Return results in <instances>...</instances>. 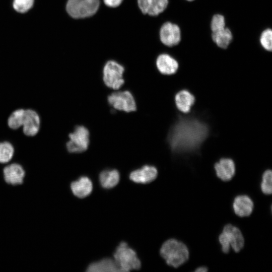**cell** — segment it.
<instances>
[{"instance_id": "obj_9", "label": "cell", "mask_w": 272, "mask_h": 272, "mask_svg": "<svg viewBox=\"0 0 272 272\" xmlns=\"http://www.w3.org/2000/svg\"><path fill=\"white\" fill-rule=\"evenodd\" d=\"M160 38L161 42L167 46L176 45L181 40L180 29L175 24L166 22L160 29Z\"/></svg>"}, {"instance_id": "obj_25", "label": "cell", "mask_w": 272, "mask_h": 272, "mask_svg": "<svg viewBox=\"0 0 272 272\" xmlns=\"http://www.w3.org/2000/svg\"><path fill=\"white\" fill-rule=\"evenodd\" d=\"M260 42L262 47L268 51L272 49V31L270 29L264 30L260 38Z\"/></svg>"}, {"instance_id": "obj_6", "label": "cell", "mask_w": 272, "mask_h": 272, "mask_svg": "<svg viewBox=\"0 0 272 272\" xmlns=\"http://www.w3.org/2000/svg\"><path fill=\"white\" fill-rule=\"evenodd\" d=\"M124 71L122 65L118 62L110 60L103 68V81L109 88L116 90L124 84L123 74Z\"/></svg>"}, {"instance_id": "obj_26", "label": "cell", "mask_w": 272, "mask_h": 272, "mask_svg": "<svg viewBox=\"0 0 272 272\" xmlns=\"http://www.w3.org/2000/svg\"><path fill=\"white\" fill-rule=\"evenodd\" d=\"M34 0H14L13 7L19 13H25L33 6Z\"/></svg>"}, {"instance_id": "obj_21", "label": "cell", "mask_w": 272, "mask_h": 272, "mask_svg": "<svg viewBox=\"0 0 272 272\" xmlns=\"http://www.w3.org/2000/svg\"><path fill=\"white\" fill-rule=\"evenodd\" d=\"M213 40L220 48L225 49L228 47L232 39L231 31L227 28L213 32Z\"/></svg>"}, {"instance_id": "obj_28", "label": "cell", "mask_w": 272, "mask_h": 272, "mask_svg": "<svg viewBox=\"0 0 272 272\" xmlns=\"http://www.w3.org/2000/svg\"><path fill=\"white\" fill-rule=\"evenodd\" d=\"M104 4L108 7L115 8L119 6L123 0H103Z\"/></svg>"}, {"instance_id": "obj_17", "label": "cell", "mask_w": 272, "mask_h": 272, "mask_svg": "<svg viewBox=\"0 0 272 272\" xmlns=\"http://www.w3.org/2000/svg\"><path fill=\"white\" fill-rule=\"evenodd\" d=\"M156 65L159 72L164 75H172L178 70L177 61L167 54H162L158 56Z\"/></svg>"}, {"instance_id": "obj_14", "label": "cell", "mask_w": 272, "mask_h": 272, "mask_svg": "<svg viewBox=\"0 0 272 272\" xmlns=\"http://www.w3.org/2000/svg\"><path fill=\"white\" fill-rule=\"evenodd\" d=\"M139 8L144 14L155 16L162 13L167 8L168 0H138Z\"/></svg>"}, {"instance_id": "obj_8", "label": "cell", "mask_w": 272, "mask_h": 272, "mask_svg": "<svg viewBox=\"0 0 272 272\" xmlns=\"http://www.w3.org/2000/svg\"><path fill=\"white\" fill-rule=\"evenodd\" d=\"M109 104L114 108L127 112L136 110V104L131 93L128 91L112 93L108 97Z\"/></svg>"}, {"instance_id": "obj_30", "label": "cell", "mask_w": 272, "mask_h": 272, "mask_svg": "<svg viewBox=\"0 0 272 272\" xmlns=\"http://www.w3.org/2000/svg\"><path fill=\"white\" fill-rule=\"evenodd\" d=\"M187 1H192L193 0H187Z\"/></svg>"}, {"instance_id": "obj_23", "label": "cell", "mask_w": 272, "mask_h": 272, "mask_svg": "<svg viewBox=\"0 0 272 272\" xmlns=\"http://www.w3.org/2000/svg\"><path fill=\"white\" fill-rule=\"evenodd\" d=\"M14 153L13 145L9 142L0 143V163H6L12 158Z\"/></svg>"}, {"instance_id": "obj_19", "label": "cell", "mask_w": 272, "mask_h": 272, "mask_svg": "<svg viewBox=\"0 0 272 272\" xmlns=\"http://www.w3.org/2000/svg\"><path fill=\"white\" fill-rule=\"evenodd\" d=\"M175 101L177 108L180 111L187 113L194 104L195 98L188 91L183 90L176 94Z\"/></svg>"}, {"instance_id": "obj_11", "label": "cell", "mask_w": 272, "mask_h": 272, "mask_svg": "<svg viewBox=\"0 0 272 272\" xmlns=\"http://www.w3.org/2000/svg\"><path fill=\"white\" fill-rule=\"evenodd\" d=\"M214 169L217 177L223 181L231 180L235 174V165L231 159H220L215 163Z\"/></svg>"}, {"instance_id": "obj_18", "label": "cell", "mask_w": 272, "mask_h": 272, "mask_svg": "<svg viewBox=\"0 0 272 272\" xmlns=\"http://www.w3.org/2000/svg\"><path fill=\"white\" fill-rule=\"evenodd\" d=\"M87 271L88 272H117L119 271V270L114 259L105 258L90 264Z\"/></svg>"}, {"instance_id": "obj_3", "label": "cell", "mask_w": 272, "mask_h": 272, "mask_svg": "<svg viewBox=\"0 0 272 272\" xmlns=\"http://www.w3.org/2000/svg\"><path fill=\"white\" fill-rule=\"evenodd\" d=\"M113 257L119 271L137 270L141 267V262L136 252L124 241L116 247Z\"/></svg>"}, {"instance_id": "obj_24", "label": "cell", "mask_w": 272, "mask_h": 272, "mask_svg": "<svg viewBox=\"0 0 272 272\" xmlns=\"http://www.w3.org/2000/svg\"><path fill=\"white\" fill-rule=\"evenodd\" d=\"M260 189L263 193L269 195L272 192V171L268 169L265 170L262 176L260 183Z\"/></svg>"}, {"instance_id": "obj_15", "label": "cell", "mask_w": 272, "mask_h": 272, "mask_svg": "<svg viewBox=\"0 0 272 272\" xmlns=\"http://www.w3.org/2000/svg\"><path fill=\"white\" fill-rule=\"evenodd\" d=\"M4 176L5 181L12 185L22 183L25 176V171L23 167L17 163L11 164L4 169Z\"/></svg>"}, {"instance_id": "obj_29", "label": "cell", "mask_w": 272, "mask_h": 272, "mask_svg": "<svg viewBox=\"0 0 272 272\" xmlns=\"http://www.w3.org/2000/svg\"><path fill=\"white\" fill-rule=\"evenodd\" d=\"M208 270V268L205 266H199L198 267H197L196 269H195L194 271H196V272H206Z\"/></svg>"}, {"instance_id": "obj_20", "label": "cell", "mask_w": 272, "mask_h": 272, "mask_svg": "<svg viewBox=\"0 0 272 272\" xmlns=\"http://www.w3.org/2000/svg\"><path fill=\"white\" fill-rule=\"evenodd\" d=\"M119 179V173L116 169L103 170L99 176L100 185L105 189L115 187L118 183Z\"/></svg>"}, {"instance_id": "obj_27", "label": "cell", "mask_w": 272, "mask_h": 272, "mask_svg": "<svg viewBox=\"0 0 272 272\" xmlns=\"http://www.w3.org/2000/svg\"><path fill=\"white\" fill-rule=\"evenodd\" d=\"M211 28L212 32L225 28V21L224 16L220 14L214 15L211 21Z\"/></svg>"}, {"instance_id": "obj_2", "label": "cell", "mask_w": 272, "mask_h": 272, "mask_svg": "<svg viewBox=\"0 0 272 272\" xmlns=\"http://www.w3.org/2000/svg\"><path fill=\"white\" fill-rule=\"evenodd\" d=\"M160 254L169 266L177 268L188 259L189 252L186 245L177 239H170L162 245Z\"/></svg>"}, {"instance_id": "obj_13", "label": "cell", "mask_w": 272, "mask_h": 272, "mask_svg": "<svg viewBox=\"0 0 272 272\" xmlns=\"http://www.w3.org/2000/svg\"><path fill=\"white\" fill-rule=\"evenodd\" d=\"M233 210L235 214L240 217L250 216L253 212L254 204L251 198L247 195H239L234 199Z\"/></svg>"}, {"instance_id": "obj_4", "label": "cell", "mask_w": 272, "mask_h": 272, "mask_svg": "<svg viewBox=\"0 0 272 272\" xmlns=\"http://www.w3.org/2000/svg\"><path fill=\"white\" fill-rule=\"evenodd\" d=\"M219 241L223 252L228 253L231 248L239 252L244 247V238L240 230L230 224L226 225L219 236Z\"/></svg>"}, {"instance_id": "obj_10", "label": "cell", "mask_w": 272, "mask_h": 272, "mask_svg": "<svg viewBox=\"0 0 272 272\" xmlns=\"http://www.w3.org/2000/svg\"><path fill=\"white\" fill-rule=\"evenodd\" d=\"M158 175L157 168L152 165H145L140 169L132 171L129 179L137 183H149L156 178Z\"/></svg>"}, {"instance_id": "obj_1", "label": "cell", "mask_w": 272, "mask_h": 272, "mask_svg": "<svg viewBox=\"0 0 272 272\" xmlns=\"http://www.w3.org/2000/svg\"><path fill=\"white\" fill-rule=\"evenodd\" d=\"M209 132L207 124L200 120L180 117L171 128L168 142L176 154L191 153L198 150Z\"/></svg>"}, {"instance_id": "obj_5", "label": "cell", "mask_w": 272, "mask_h": 272, "mask_svg": "<svg viewBox=\"0 0 272 272\" xmlns=\"http://www.w3.org/2000/svg\"><path fill=\"white\" fill-rule=\"evenodd\" d=\"M99 0H68L66 9L75 19H82L94 15L99 7Z\"/></svg>"}, {"instance_id": "obj_16", "label": "cell", "mask_w": 272, "mask_h": 272, "mask_svg": "<svg viewBox=\"0 0 272 272\" xmlns=\"http://www.w3.org/2000/svg\"><path fill=\"white\" fill-rule=\"evenodd\" d=\"M71 188L75 196L79 198H84L91 193L93 184L89 177L82 176L71 183Z\"/></svg>"}, {"instance_id": "obj_7", "label": "cell", "mask_w": 272, "mask_h": 272, "mask_svg": "<svg viewBox=\"0 0 272 272\" xmlns=\"http://www.w3.org/2000/svg\"><path fill=\"white\" fill-rule=\"evenodd\" d=\"M70 140L66 143L68 151L79 153L85 151L89 144V132L84 126H77L69 134Z\"/></svg>"}, {"instance_id": "obj_12", "label": "cell", "mask_w": 272, "mask_h": 272, "mask_svg": "<svg viewBox=\"0 0 272 272\" xmlns=\"http://www.w3.org/2000/svg\"><path fill=\"white\" fill-rule=\"evenodd\" d=\"M40 119L38 113L32 109L25 110L22 124L23 131L28 136L36 135L40 128Z\"/></svg>"}, {"instance_id": "obj_22", "label": "cell", "mask_w": 272, "mask_h": 272, "mask_svg": "<svg viewBox=\"0 0 272 272\" xmlns=\"http://www.w3.org/2000/svg\"><path fill=\"white\" fill-rule=\"evenodd\" d=\"M25 110L19 109L14 111L8 120L9 126L13 129H18L22 126Z\"/></svg>"}]
</instances>
